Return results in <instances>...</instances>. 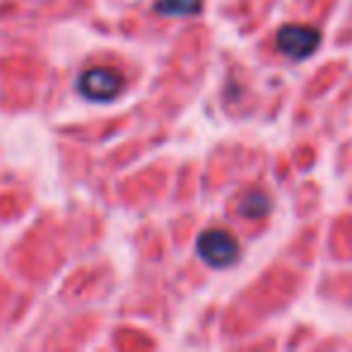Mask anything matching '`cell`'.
I'll return each instance as SVG.
<instances>
[{"label":"cell","instance_id":"3957f363","mask_svg":"<svg viewBox=\"0 0 352 352\" xmlns=\"http://www.w3.org/2000/svg\"><path fill=\"white\" fill-rule=\"evenodd\" d=\"M321 44V32L316 27L307 25H285L275 34V46L283 56L292 60H304L311 54H316Z\"/></svg>","mask_w":352,"mask_h":352},{"label":"cell","instance_id":"277c9868","mask_svg":"<svg viewBox=\"0 0 352 352\" xmlns=\"http://www.w3.org/2000/svg\"><path fill=\"white\" fill-rule=\"evenodd\" d=\"M241 217L246 220H261L270 212V198L265 196L263 191H246L244 196L239 198V206H236Z\"/></svg>","mask_w":352,"mask_h":352},{"label":"cell","instance_id":"5b68a950","mask_svg":"<svg viewBox=\"0 0 352 352\" xmlns=\"http://www.w3.org/2000/svg\"><path fill=\"white\" fill-rule=\"evenodd\" d=\"M201 10V0H157L155 12L164 17H191Z\"/></svg>","mask_w":352,"mask_h":352},{"label":"cell","instance_id":"6da1fadb","mask_svg":"<svg viewBox=\"0 0 352 352\" xmlns=\"http://www.w3.org/2000/svg\"><path fill=\"white\" fill-rule=\"evenodd\" d=\"M196 251L210 268H230L239 258V241L227 230H206L198 239Z\"/></svg>","mask_w":352,"mask_h":352},{"label":"cell","instance_id":"7a4b0ae2","mask_svg":"<svg viewBox=\"0 0 352 352\" xmlns=\"http://www.w3.org/2000/svg\"><path fill=\"white\" fill-rule=\"evenodd\" d=\"M78 92L89 102H111L123 92V75L113 68H89L78 78Z\"/></svg>","mask_w":352,"mask_h":352}]
</instances>
